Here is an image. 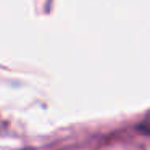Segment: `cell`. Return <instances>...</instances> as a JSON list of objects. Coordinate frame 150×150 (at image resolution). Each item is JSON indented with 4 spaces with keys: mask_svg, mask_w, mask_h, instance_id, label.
<instances>
[{
    "mask_svg": "<svg viewBox=\"0 0 150 150\" xmlns=\"http://www.w3.org/2000/svg\"><path fill=\"white\" fill-rule=\"evenodd\" d=\"M144 129H147V131L150 132V115L147 116V120L144 121Z\"/></svg>",
    "mask_w": 150,
    "mask_h": 150,
    "instance_id": "1",
    "label": "cell"
}]
</instances>
